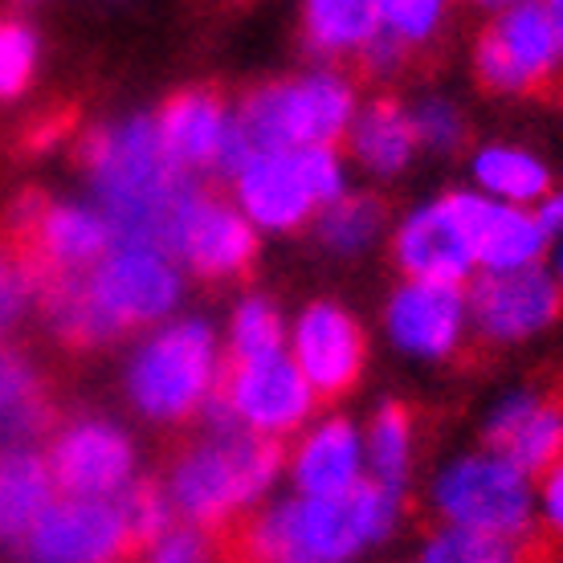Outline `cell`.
I'll return each mask as SVG.
<instances>
[{
	"instance_id": "ffe728a7",
	"label": "cell",
	"mask_w": 563,
	"mask_h": 563,
	"mask_svg": "<svg viewBox=\"0 0 563 563\" xmlns=\"http://www.w3.org/2000/svg\"><path fill=\"white\" fill-rule=\"evenodd\" d=\"M486 441L522 474H543L563 453V400L539 393L507 396L486 421Z\"/></svg>"
},
{
	"instance_id": "3957f363",
	"label": "cell",
	"mask_w": 563,
	"mask_h": 563,
	"mask_svg": "<svg viewBox=\"0 0 563 563\" xmlns=\"http://www.w3.org/2000/svg\"><path fill=\"white\" fill-rule=\"evenodd\" d=\"M400 522V486L372 478L355 482L339 498H290L274 510L233 527L221 543H238L233 555L290 563H335L384 543Z\"/></svg>"
},
{
	"instance_id": "30bf717a",
	"label": "cell",
	"mask_w": 563,
	"mask_h": 563,
	"mask_svg": "<svg viewBox=\"0 0 563 563\" xmlns=\"http://www.w3.org/2000/svg\"><path fill=\"white\" fill-rule=\"evenodd\" d=\"M131 548H135V539H131L119 494L114 498H78V494L54 498L25 539V551L33 560L54 563L119 560Z\"/></svg>"
},
{
	"instance_id": "f1b7e54d",
	"label": "cell",
	"mask_w": 563,
	"mask_h": 563,
	"mask_svg": "<svg viewBox=\"0 0 563 563\" xmlns=\"http://www.w3.org/2000/svg\"><path fill=\"white\" fill-rule=\"evenodd\" d=\"M384 229V205L376 197H335L319 221V238L331 254L352 257L367 250Z\"/></svg>"
},
{
	"instance_id": "4fadbf2b",
	"label": "cell",
	"mask_w": 563,
	"mask_h": 563,
	"mask_svg": "<svg viewBox=\"0 0 563 563\" xmlns=\"http://www.w3.org/2000/svg\"><path fill=\"white\" fill-rule=\"evenodd\" d=\"M465 314L470 302L457 290V282L409 278L388 302V335L405 355L445 360L462 343Z\"/></svg>"
},
{
	"instance_id": "5bb4252c",
	"label": "cell",
	"mask_w": 563,
	"mask_h": 563,
	"mask_svg": "<svg viewBox=\"0 0 563 563\" xmlns=\"http://www.w3.org/2000/svg\"><path fill=\"white\" fill-rule=\"evenodd\" d=\"M233 180H238L241 212L254 225L274 229V233L298 229L310 212L323 205V200L314 197V188H310L298 147H266V152H254L233 172Z\"/></svg>"
},
{
	"instance_id": "74e56055",
	"label": "cell",
	"mask_w": 563,
	"mask_h": 563,
	"mask_svg": "<svg viewBox=\"0 0 563 563\" xmlns=\"http://www.w3.org/2000/svg\"><path fill=\"white\" fill-rule=\"evenodd\" d=\"M539 221L548 225V233H551V229H563V192H560V197H551L548 205H543Z\"/></svg>"
},
{
	"instance_id": "ba28073f",
	"label": "cell",
	"mask_w": 563,
	"mask_h": 563,
	"mask_svg": "<svg viewBox=\"0 0 563 563\" xmlns=\"http://www.w3.org/2000/svg\"><path fill=\"white\" fill-rule=\"evenodd\" d=\"M474 74L494 95H531L543 86H560L563 54L548 4H507L474 45Z\"/></svg>"
},
{
	"instance_id": "277c9868",
	"label": "cell",
	"mask_w": 563,
	"mask_h": 563,
	"mask_svg": "<svg viewBox=\"0 0 563 563\" xmlns=\"http://www.w3.org/2000/svg\"><path fill=\"white\" fill-rule=\"evenodd\" d=\"M282 445L278 437L250 433V429H212V437L184 445L172 457L168 490L176 519L197 522L217 539L238 527L266 490L278 482Z\"/></svg>"
},
{
	"instance_id": "60d3db41",
	"label": "cell",
	"mask_w": 563,
	"mask_h": 563,
	"mask_svg": "<svg viewBox=\"0 0 563 563\" xmlns=\"http://www.w3.org/2000/svg\"><path fill=\"white\" fill-rule=\"evenodd\" d=\"M555 274H560V282H563V250H560V257H555Z\"/></svg>"
},
{
	"instance_id": "603a6c76",
	"label": "cell",
	"mask_w": 563,
	"mask_h": 563,
	"mask_svg": "<svg viewBox=\"0 0 563 563\" xmlns=\"http://www.w3.org/2000/svg\"><path fill=\"white\" fill-rule=\"evenodd\" d=\"M54 474H49V462L42 453H0V543H9V548L25 543L45 507L54 503Z\"/></svg>"
},
{
	"instance_id": "6da1fadb",
	"label": "cell",
	"mask_w": 563,
	"mask_h": 563,
	"mask_svg": "<svg viewBox=\"0 0 563 563\" xmlns=\"http://www.w3.org/2000/svg\"><path fill=\"white\" fill-rule=\"evenodd\" d=\"M37 286L57 335L78 347L159 323L180 302V274L168 254L140 241H114L95 266L49 274Z\"/></svg>"
},
{
	"instance_id": "4dcf8cb0",
	"label": "cell",
	"mask_w": 563,
	"mask_h": 563,
	"mask_svg": "<svg viewBox=\"0 0 563 563\" xmlns=\"http://www.w3.org/2000/svg\"><path fill=\"white\" fill-rule=\"evenodd\" d=\"M229 343H233V360H262V355L282 352V314L269 298H245L233 310V327H229Z\"/></svg>"
},
{
	"instance_id": "ac0fdd59",
	"label": "cell",
	"mask_w": 563,
	"mask_h": 563,
	"mask_svg": "<svg viewBox=\"0 0 563 563\" xmlns=\"http://www.w3.org/2000/svg\"><path fill=\"white\" fill-rule=\"evenodd\" d=\"M29 229V266L37 282L49 274H74V269L95 266L114 241V225L107 212L82 209V205H42L25 217Z\"/></svg>"
},
{
	"instance_id": "9a60e30c",
	"label": "cell",
	"mask_w": 563,
	"mask_h": 563,
	"mask_svg": "<svg viewBox=\"0 0 563 563\" xmlns=\"http://www.w3.org/2000/svg\"><path fill=\"white\" fill-rule=\"evenodd\" d=\"M172 254L180 257L184 266L200 274V278H238L250 269L257 254L254 221L238 212L233 205L200 192L188 212H184L176 241H172Z\"/></svg>"
},
{
	"instance_id": "d6986e66",
	"label": "cell",
	"mask_w": 563,
	"mask_h": 563,
	"mask_svg": "<svg viewBox=\"0 0 563 563\" xmlns=\"http://www.w3.org/2000/svg\"><path fill=\"white\" fill-rule=\"evenodd\" d=\"M465 233L474 241V257L486 269H522L536 266L548 245V225L522 212L510 200L478 197V192H453Z\"/></svg>"
},
{
	"instance_id": "e575fe53",
	"label": "cell",
	"mask_w": 563,
	"mask_h": 563,
	"mask_svg": "<svg viewBox=\"0 0 563 563\" xmlns=\"http://www.w3.org/2000/svg\"><path fill=\"white\" fill-rule=\"evenodd\" d=\"M412 128H417V143L433 147V152H453V147L465 140L462 114L453 111L450 102H441V99L421 102V107H417V114H412Z\"/></svg>"
},
{
	"instance_id": "52a82bcc",
	"label": "cell",
	"mask_w": 563,
	"mask_h": 563,
	"mask_svg": "<svg viewBox=\"0 0 563 563\" xmlns=\"http://www.w3.org/2000/svg\"><path fill=\"white\" fill-rule=\"evenodd\" d=\"M433 507L453 527L486 531L515 543L531 531V519H536L527 474L494 450L457 457L450 470H441L433 486Z\"/></svg>"
},
{
	"instance_id": "d4e9b609",
	"label": "cell",
	"mask_w": 563,
	"mask_h": 563,
	"mask_svg": "<svg viewBox=\"0 0 563 563\" xmlns=\"http://www.w3.org/2000/svg\"><path fill=\"white\" fill-rule=\"evenodd\" d=\"M307 45L319 54H360L380 33V4L376 0H307L302 4Z\"/></svg>"
},
{
	"instance_id": "836d02e7",
	"label": "cell",
	"mask_w": 563,
	"mask_h": 563,
	"mask_svg": "<svg viewBox=\"0 0 563 563\" xmlns=\"http://www.w3.org/2000/svg\"><path fill=\"white\" fill-rule=\"evenodd\" d=\"M212 543H221V539L212 536V531H205V527H197V522L180 519L155 539L152 548H147V555H152V560H164V563H197V560L217 555Z\"/></svg>"
},
{
	"instance_id": "d590c367",
	"label": "cell",
	"mask_w": 563,
	"mask_h": 563,
	"mask_svg": "<svg viewBox=\"0 0 563 563\" xmlns=\"http://www.w3.org/2000/svg\"><path fill=\"white\" fill-rule=\"evenodd\" d=\"M37 286V274L29 262H13V257H0V327H9L21 314V307L29 302Z\"/></svg>"
},
{
	"instance_id": "83f0119b",
	"label": "cell",
	"mask_w": 563,
	"mask_h": 563,
	"mask_svg": "<svg viewBox=\"0 0 563 563\" xmlns=\"http://www.w3.org/2000/svg\"><path fill=\"white\" fill-rule=\"evenodd\" d=\"M367 465H372V478L405 486L412 465V417L405 405L393 400L376 412V421L367 429Z\"/></svg>"
},
{
	"instance_id": "8d00e7d4",
	"label": "cell",
	"mask_w": 563,
	"mask_h": 563,
	"mask_svg": "<svg viewBox=\"0 0 563 563\" xmlns=\"http://www.w3.org/2000/svg\"><path fill=\"white\" fill-rule=\"evenodd\" d=\"M539 515L555 543H563V453L543 470V490H539Z\"/></svg>"
},
{
	"instance_id": "44dd1931",
	"label": "cell",
	"mask_w": 563,
	"mask_h": 563,
	"mask_svg": "<svg viewBox=\"0 0 563 563\" xmlns=\"http://www.w3.org/2000/svg\"><path fill=\"white\" fill-rule=\"evenodd\" d=\"M360 474H364V441H360L352 421L331 417L302 437V445L295 453L298 494L339 498L360 482Z\"/></svg>"
},
{
	"instance_id": "f546056e",
	"label": "cell",
	"mask_w": 563,
	"mask_h": 563,
	"mask_svg": "<svg viewBox=\"0 0 563 563\" xmlns=\"http://www.w3.org/2000/svg\"><path fill=\"white\" fill-rule=\"evenodd\" d=\"M376 4H380V29L409 54L433 42L450 16V0H376Z\"/></svg>"
},
{
	"instance_id": "484cf974",
	"label": "cell",
	"mask_w": 563,
	"mask_h": 563,
	"mask_svg": "<svg viewBox=\"0 0 563 563\" xmlns=\"http://www.w3.org/2000/svg\"><path fill=\"white\" fill-rule=\"evenodd\" d=\"M474 180L482 192L494 200H510V205H531V200L548 197L551 176L531 152L522 147H486L474 159Z\"/></svg>"
},
{
	"instance_id": "8fae6325",
	"label": "cell",
	"mask_w": 563,
	"mask_h": 563,
	"mask_svg": "<svg viewBox=\"0 0 563 563\" xmlns=\"http://www.w3.org/2000/svg\"><path fill=\"white\" fill-rule=\"evenodd\" d=\"M470 319L490 347H507L548 331L563 310L560 282H551L543 269H486L470 290Z\"/></svg>"
},
{
	"instance_id": "9c48e42d",
	"label": "cell",
	"mask_w": 563,
	"mask_h": 563,
	"mask_svg": "<svg viewBox=\"0 0 563 563\" xmlns=\"http://www.w3.org/2000/svg\"><path fill=\"white\" fill-rule=\"evenodd\" d=\"M217 396L241 429L266 437L295 433L314 409L310 380L282 352L262 360H229V376L217 384Z\"/></svg>"
},
{
	"instance_id": "1f68e13d",
	"label": "cell",
	"mask_w": 563,
	"mask_h": 563,
	"mask_svg": "<svg viewBox=\"0 0 563 563\" xmlns=\"http://www.w3.org/2000/svg\"><path fill=\"white\" fill-rule=\"evenodd\" d=\"M519 548L515 539H498L486 536V531H470V527H453L445 522V531H437L424 548V560L433 563H498V560H515Z\"/></svg>"
},
{
	"instance_id": "e0dca14e",
	"label": "cell",
	"mask_w": 563,
	"mask_h": 563,
	"mask_svg": "<svg viewBox=\"0 0 563 563\" xmlns=\"http://www.w3.org/2000/svg\"><path fill=\"white\" fill-rule=\"evenodd\" d=\"M393 254L396 266L405 269L409 278L429 282H465L470 269L478 266L474 241L465 233V221L457 212L453 192L417 209L405 225L396 229Z\"/></svg>"
},
{
	"instance_id": "8992f818",
	"label": "cell",
	"mask_w": 563,
	"mask_h": 563,
	"mask_svg": "<svg viewBox=\"0 0 563 563\" xmlns=\"http://www.w3.org/2000/svg\"><path fill=\"white\" fill-rule=\"evenodd\" d=\"M355 119V90L339 74H307L290 82L262 86L245 99L233 128L250 152L266 147H314L335 143Z\"/></svg>"
},
{
	"instance_id": "5b68a950",
	"label": "cell",
	"mask_w": 563,
	"mask_h": 563,
	"mask_svg": "<svg viewBox=\"0 0 563 563\" xmlns=\"http://www.w3.org/2000/svg\"><path fill=\"white\" fill-rule=\"evenodd\" d=\"M217 335L200 319H180L143 343L128 367V396L147 421H188L217 393Z\"/></svg>"
},
{
	"instance_id": "cb8c5ba5",
	"label": "cell",
	"mask_w": 563,
	"mask_h": 563,
	"mask_svg": "<svg viewBox=\"0 0 563 563\" xmlns=\"http://www.w3.org/2000/svg\"><path fill=\"white\" fill-rule=\"evenodd\" d=\"M352 152L376 176H396L400 168H409L412 152H417L412 114H405L388 99L372 102L367 111L352 119Z\"/></svg>"
},
{
	"instance_id": "4316f807",
	"label": "cell",
	"mask_w": 563,
	"mask_h": 563,
	"mask_svg": "<svg viewBox=\"0 0 563 563\" xmlns=\"http://www.w3.org/2000/svg\"><path fill=\"white\" fill-rule=\"evenodd\" d=\"M45 424V396L37 372L13 352H0V437L21 441Z\"/></svg>"
},
{
	"instance_id": "7c38bea8",
	"label": "cell",
	"mask_w": 563,
	"mask_h": 563,
	"mask_svg": "<svg viewBox=\"0 0 563 563\" xmlns=\"http://www.w3.org/2000/svg\"><path fill=\"white\" fill-rule=\"evenodd\" d=\"M45 462L57 490L78 498H114L135 482L131 437L111 421H74L57 433Z\"/></svg>"
},
{
	"instance_id": "f35d334b",
	"label": "cell",
	"mask_w": 563,
	"mask_h": 563,
	"mask_svg": "<svg viewBox=\"0 0 563 563\" xmlns=\"http://www.w3.org/2000/svg\"><path fill=\"white\" fill-rule=\"evenodd\" d=\"M548 16L551 25H555V37H560V54H563V0H548ZM563 86V78H560Z\"/></svg>"
},
{
	"instance_id": "7402d4cb",
	"label": "cell",
	"mask_w": 563,
	"mask_h": 563,
	"mask_svg": "<svg viewBox=\"0 0 563 563\" xmlns=\"http://www.w3.org/2000/svg\"><path fill=\"white\" fill-rule=\"evenodd\" d=\"M155 131H159V143L172 155V164H180L184 172H197L217 164V152H221L229 131V114L221 99L209 90H184L159 111Z\"/></svg>"
},
{
	"instance_id": "7a4b0ae2",
	"label": "cell",
	"mask_w": 563,
	"mask_h": 563,
	"mask_svg": "<svg viewBox=\"0 0 563 563\" xmlns=\"http://www.w3.org/2000/svg\"><path fill=\"white\" fill-rule=\"evenodd\" d=\"M82 159L99 188L102 212L111 217L114 238L172 254L176 229L200 188L192 184V172L172 164L155 119H128L95 131L82 147Z\"/></svg>"
},
{
	"instance_id": "ab89813d",
	"label": "cell",
	"mask_w": 563,
	"mask_h": 563,
	"mask_svg": "<svg viewBox=\"0 0 563 563\" xmlns=\"http://www.w3.org/2000/svg\"><path fill=\"white\" fill-rule=\"evenodd\" d=\"M474 4H482V9H507L510 0H474Z\"/></svg>"
},
{
	"instance_id": "2e32d148",
	"label": "cell",
	"mask_w": 563,
	"mask_h": 563,
	"mask_svg": "<svg viewBox=\"0 0 563 563\" xmlns=\"http://www.w3.org/2000/svg\"><path fill=\"white\" fill-rule=\"evenodd\" d=\"M295 364L314 396L335 400L364 372V331L339 302H310L295 323Z\"/></svg>"
},
{
	"instance_id": "d6a6232c",
	"label": "cell",
	"mask_w": 563,
	"mask_h": 563,
	"mask_svg": "<svg viewBox=\"0 0 563 563\" xmlns=\"http://www.w3.org/2000/svg\"><path fill=\"white\" fill-rule=\"evenodd\" d=\"M37 66V37L16 21H0V99H16Z\"/></svg>"
}]
</instances>
